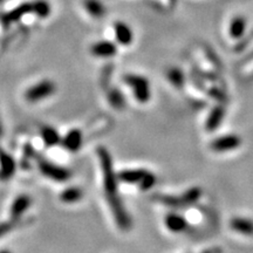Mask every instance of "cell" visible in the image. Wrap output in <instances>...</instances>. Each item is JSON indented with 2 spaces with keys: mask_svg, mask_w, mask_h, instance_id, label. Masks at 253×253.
Returning a JSON list of instances; mask_svg holds the SVG:
<instances>
[{
  "mask_svg": "<svg viewBox=\"0 0 253 253\" xmlns=\"http://www.w3.org/2000/svg\"><path fill=\"white\" fill-rule=\"evenodd\" d=\"M147 172L148 171L145 169L122 170L121 172L118 173V178L119 181L126 183V184H138Z\"/></svg>",
  "mask_w": 253,
  "mask_h": 253,
  "instance_id": "cell-14",
  "label": "cell"
},
{
  "mask_svg": "<svg viewBox=\"0 0 253 253\" xmlns=\"http://www.w3.org/2000/svg\"><path fill=\"white\" fill-rule=\"evenodd\" d=\"M31 204H32V201L30 196L19 195L11 205V210H9V217H11V220H14V221L20 220V218L24 216V213L26 212L28 209H30Z\"/></svg>",
  "mask_w": 253,
  "mask_h": 253,
  "instance_id": "cell-7",
  "label": "cell"
},
{
  "mask_svg": "<svg viewBox=\"0 0 253 253\" xmlns=\"http://www.w3.org/2000/svg\"><path fill=\"white\" fill-rule=\"evenodd\" d=\"M126 84L134 91L135 99L140 103H147L151 99L150 84L142 75L128 74L125 77Z\"/></svg>",
  "mask_w": 253,
  "mask_h": 253,
  "instance_id": "cell-2",
  "label": "cell"
},
{
  "mask_svg": "<svg viewBox=\"0 0 253 253\" xmlns=\"http://www.w3.org/2000/svg\"><path fill=\"white\" fill-rule=\"evenodd\" d=\"M230 227L243 236L253 237V220L244 217H233L230 220Z\"/></svg>",
  "mask_w": 253,
  "mask_h": 253,
  "instance_id": "cell-13",
  "label": "cell"
},
{
  "mask_svg": "<svg viewBox=\"0 0 253 253\" xmlns=\"http://www.w3.org/2000/svg\"><path fill=\"white\" fill-rule=\"evenodd\" d=\"M242 145V138L238 135H223L211 142L210 148L214 153H229Z\"/></svg>",
  "mask_w": 253,
  "mask_h": 253,
  "instance_id": "cell-5",
  "label": "cell"
},
{
  "mask_svg": "<svg viewBox=\"0 0 253 253\" xmlns=\"http://www.w3.org/2000/svg\"><path fill=\"white\" fill-rule=\"evenodd\" d=\"M2 1H4V0H0V4H1V2H2Z\"/></svg>",
  "mask_w": 253,
  "mask_h": 253,
  "instance_id": "cell-29",
  "label": "cell"
},
{
  "mask_svg": "<svg viewBox=\"0 0 253 253\" xmlns=\"http://www.w3.org/2000/svg\"><path fill=\"white\" fill-rule=\"evenodd\" d=\"M33 154H34V149H33V147H32L31 144H26V145H25V149H24V156H23L24 162H28V161L31 160V157L33 156Z\"/></svg>",
  "mask_w": 253,
  "mask_h": 253,
  "instance_id": "cell-26",
  "label": "cell"
},
{
  "mask_svg": "<svg viewBox=\"0 0 253 253\" xmlns=\"http://www.w3.org/2000/svg\"><path fill=\"white\" fill-rule=\"evenodd\" d=\"M34 6V13L40 18H46L48 17L52 12V7H50V4L47 0H34L33 1Z\"/></svg>",
  "mask_w": 253,
  "mask_h": 253,
  "instance_id": "cell-22",
  "label": "cell"
},
{
  "mask_svg": "<svg viewBox=\"0 0 253 253\" xmlns=\"http://www.w3.org/2000/svg\"><path fill=\"white\" fill-rule=\"evenodd\" d=\"M17 170L14 158L11 155L0 148V179L1 181H9L13 177Z\"/></svg>",
  "mask_w": 253,
  "mask_h": 253,
  "instance_id": "cell-6",
  "label": "cell"
},
{
  "mask_svg": "<svg viewBox=\"0 0 253 253\" xmlns=\"http://www.w3.org/2000/svg\"><path fill=\"white\" fill-rule=\"evenodd\" d=\"M108 101L110 106L115 109H122L126 106V99L122 93L118 89H113L108 94Z\"/></svg>",
  "mask_w": 253,
  "mask_h": 253,
  "instance_id": "cell-23",
  "label": "cell"
},
{
  "mask_svg": "<svg viewBox=\"0 0 253 253\" xmlns=\"http://www.w3.org/2000/svg\"><path fill=\"white\" fill-rule=\"evenodd\" d=\"M84 6L88 13L94 18H100L106 13L104 6L101 4L99 0H84Z\"/></svg>",
  "mask_w": 253,
  "mask_h": 253,
  "instance_id": "cell-21",
  "label": "cell"
},
{
  "mask_svg": "<svg viewBox=\"0 0 253 253\" xmlns=\"http://www.w3.org/2000/svg\"><path fill=\"white\" fill-rule=\"evenodd\" d=\"M0 253H12V252L7 251V250H1V251H0Z\"/></svg>",
  "mask_w": 253,
  "mask_h": 253,
  "instance_id": "cell-28",
  "label": "cell"
},
{
  "mask_svg": "<svg viewBox=\"0 0 253 253\" xmlns=\"http://www.w3.org/2000/svg\"><path fill=\"white\" fill-rule=\"evenodd\" d=\"M82 198H84V191L79 186H69V188L63 190L60 195L61 202L67 204L78 203Z\"/></svg>",
  "mask_w": 253,
  "mask_h": 253,
  "instance_id": "cell-18",
  "label": "cell"
},
{
  "mask_svg": "<svg viewBox=\"0 0 253 253\" xmlns=\"http://www.w3.org/2000/svg\"><path fill=\"white\" fill-rule=\"evenodd\" d=\"M97 157H99L101 171L103 176L104 194H106V199L113 212L114 219L120 229L123 231L129 230L131 227V218L129 216L128 211L126 210L122 199L119 195V178L118 173L114 169L113 158L107 148L104 147L97 148Z\"/></svg>",
  "mask_w": 253,
  "mask_h": 253,
  "instance_id": "cell-1",
  "label": "cell"
},
{
  "mask_svg": "<svg viewBox=\"0 0 253 253\" xmlns=\"http://www.w3.org/2000/svg\"><path fill=\"white\" fill-rule=\"evenodd\" d=\"M28 13H34V6H33V1L32 2H24L18 7H15L13 11L8 12L6 13L4 17H2L1 21L5 26H8V25L17 23V21L20 20L24 15H26Z\"/></svg>",
  "mask_w": 253,
  "mask_h": 253,
  "instance_id": "cell-8",
  "label": "cell"
},
{
  "mask_svg": "<svg viewBox=\"0 0 253 253\" xmlns=\"http://www.w3.org/2000/svg\"><path fill=\"white\" fill-rule=\"evenodd\" d=\"M4 135V128H2V123H1V119H0V138L2 137Z\"/></svg>",
  "mask_w": 253,
  "mask_h": 253,
  "instance_id": "cell-27",
  "label": "cell"
},
{
  "mask_svg": "<svg viewBox=\"0 0 253 253\" xmlns=\"http://www.w3.org/2000/svg\"><path fill=\"white\" fill-rule=\"evenodd\" d=\"M155 183H156V176H155L153 172L148 171L144 175L143 178H142V181L138 183V185H140V189L142 191H148V190L153 188Z\"/></svg>",
  "mask_w": 253,
  "mask_h": 253,
  "instance_id": "cell-24",
  "label": "cell"
},
{
  "mask_svg": "<svg viewBox=\"0 0 253 253\" xmlns=\"http://www.w3.org/2000/svg\"><path fill=\"white\" fill-rule=\"evenodd\" d=\"M55 90L56 86L54 82L50 80H42L25 91V99L31 103L39 102L41 100L52 96L55 93Z\"/></svg>",
  "mask_w": 253,
  "mask_h": 253,
  "instance_id": "cell-4",
  "label": "cell"
},
{
  "mask_svg": "<svg viewBox=\"0 0 253 253\" xmlns=\"http://www.w3.org/2000/svg\"><path fill=\"white\" fill-rule=\"evenodd\" d=\"M164 224H166L167 229L173 233L183 232V231L188 229L189 225L185 218L178 213L167 214L166 218H164Z\"/></svg>",
  "mask_w": 253,
  "mask_h": 253,
  "instance_id": "cell-12",
  "label": "cell"
},
{
  "mask_svg": "<svg viewBox=\"0 0 253 253\" xmlns=\"http://www.w3.org/2000/svg\"><path fill=\"white\" fill-rule=\"evenodd\" d=\"M41 138L47 147H54V145L61 143V136L56 129L50 126H45L41 129Z\"/></svg>",
  "mask_w": 253,
  "mask_h": 253,
  "instance_id": "cell-16",
  "label": "cell"
},
{
  "mask_svg": "<svg viewBox=\"0 0 253 253\" xmlns=\"http://www.w3.org/2000/svg\"><path fill=\"white\" fill-rule=\"evenodd\" d=\"M167 78H168V80L170 81V84H171L175 88H178V89L183 88V86H184V84H185L184 73L182 72V69H179L177 67L170 68L167 73Z\"/></svg>",
  "mask_w": 253,
  "mask_h": 253,
  "instance_id": "cell-20",
  "label": "cell"
},
{
  "mask_svg": "<svg viewBox=\"0 0 253 253\" xmlns=\"http://www.w3.org/2000/svg\"><path fill=\"white\" fill-rule=\"evenodd\" d=\"M17 225V221L14 220H8V221H2L0 223V238L7 235L8 232H11Z\"/></svg>",
  "mask_w": 253,
  "mask_h": 253,
  "instance_id": "cell-25",
  "label": "cell"
},
{
  "mask_svg": "<svg viewBox=\"0 0 253 253\" xmlns=\"http://www.w3.org/2000/svg\"><path fill=\"white\" fill-rule=\"evenodd\" d=\"M114 31H115V37L119 43L123 46H128L134 41V32L126 23L118 21L114 25Z\"/></svg>",
  "mask_w": 253,
  "mask_h": 253,
  "instance_id": "cell-11",
  "label": "cell"
},
{
  "mask_svg": "<svg viewBox=\"0 0 253 253\" xmlns=\"http://www.w3.org/2000/svg\"><path fill=\"white\" fill-rule=\"evenodd\" d=\"M224 116H225V109L221 106H216L211 110V113L209 114L207 123H205V128L208 129V131H213L216 129L219 128V126L223 122Z\"/></svg>",
  "mask_w": 253,
  "mask_h": 253,
  "instance_id": "cell-15",
  "label": "cell"
},
{
  "mask_svg": "<svg viewBox=\"0 0 253 253\" xmlns=\"http://www.w3.org/2000/svg\"><path fill=\"white\" fill-rule=\"evenodd\" d=\"M179 197V202H181V207H189V205H192L197 203L199 198L202 197V189L199 186H192L189 190H186L185 192H183Z\"/></svg>",
  "mask_w": 253,
  "mask_h": 253,
  "instance_id": "cell-17",
  "label": "cell"
},
{
  "mask_svg": "<svg viewBox=\"0 0 253 253\" xmlns=\"http://www.w3.org/2000/svg\"><path fill=\"white\" fill-rule=\"evenodd\" d=\"M38 167H39L40 172L43 176L54 182H67L72 176L71 170L68 168L49 162L48 160H45V158H39L38 160Z\"/></svg>",
  "mask_w": 253,
  "mask_h": 253,
  "instance_id": "cell-3",
  "label": "cell"
},
{
  "mask_svg": "<svg viewBox=\"0 0 253 253\" xmlns=\"http://www.w3.org/2000/svg\"><path fill=\"white\" fill-rule=\"evenodd\" d=\"M246 31V20L242 17H236L232 19L230 24V36L233 39H238L244 36Z\"/></svg>",
  "mask_w": 253,
  "mask_h": 253,
  "instance_id": "cell-19",
  "label": "cell"
},
{
  "mask_svg": "<svg viewBox=\"0 0 253 253\" xmlns=\"http://www.w3.org/2000/svg\"><path fill=\"white\" fill-rule=\"evenodd\" d=\"M91 54L96 58H113L118 53V47L112 41H99L90 48Z\"/></svg>",
  "mask_w": 253,
  "mask_h": 253,
  "instance_id": "cell-10",
  "label": "cell"
},
{
  "mask_svg": "<svg viewBox=\"0 0 253 253\" xmlns=\"http://www.w3.org/2000/svg\"><path fill=\"white\" fill-rule=\"evenodd\" d=\"M82 143H84V135H82L80 129H72L65 135V137L61 138L63 148L71 153H77L80 150Z\"/></svg>",
  "mask_w": 253,
  "mask_h": 253,
  "instance_id": "cell-9",
  "label": "cell"
}]
</instances>
